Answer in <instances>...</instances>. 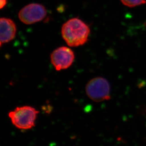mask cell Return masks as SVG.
Listing matches in <instances>:
<instances>
[{"mask_svg":"<svg viewBox=\"0 0 146 146\" xmlns=\"http://www.w3.org/2000/svg\"><path fill=\"white\" fill-rule=\"evenodd\" d=\"M62 37L68 46L78 47L88 41L90 29L88 25L77 18H72L62 25Z\"/></svg>","mask_w":146,"mask_h":146,"instance_id":"obj_1","label":"cell"},{"mask_svg":"<svg viewBox=\"0 0 146 146\" xmlns=\"http://www.w3.org/2000/svg\"><path fill=\"white\" fill-rule=\"evenodd\" d=\"M39 113L38 111L32 106H19L10 112L8 116L16 128L21 130H29L35 126Z\"/></svg>","mask_w":146,"mask_h":146,"instance_id":"obj_2","label":"cell"},{"mask_svg":"<svg viewBox=\"0 0 146 146\" xmlns=\"http://www.w3.org/2000/svg\"><path fill=\"white\" fill-rule=\"evenodd\" d=\"M88 97L94 102H102L110 98V86L104 78L97 77L91 79L86 86Z\"/></svg>","mask_w":146,"mask_h":146,"instance_id":"obj_3","label":"cell"},{"mask_svg":"<svg viewBox=\"0 0 146 146\" xmlns=\"http://www.w3.org/2000/svg\"><path fill=\"white\" fill-rule=\"evenodd\" d=\"M47 15V11L42 4L32 3L25 6L18 14L20 21L26 25H31L42 21Z\"/></svg>","mask_w":146,"mask_h":146,"instance_id":"obj_4","label":"cell"},{"mask_svg":"<svg viewBox=\"0 0 146 146\" xmlns=\"http://www.w3.org/2000/svg\"><path fill=\"white\" fill-rule=\"evenodd\" d=\"M51 64L57 71L70 67L75 60V54L71 49L61 46L55 49L50 55Z\"/></svg>","mask_w":146,"mask_h":146,"instance_id":"obj_5","label":"cell"},{"mask_svg":"<svg viewBox=\"0 0 146 146\" xmlns=\"http://www.w3.org/2000/svg\"><path fill=\"white\" fill-rule=\"evenodd\" d=\"M17 32L15 23L9 18H1L0 19V46H2L11 41L15 38Z\"/></svg>","mask_w":146,"mask_h":146,"instance_id":"obj_6","label":"cell"},{"mask_svg":"<svg viewBox=\"0 0 146 146\" xmlns=\"http://www.w3.org/2000/svg\"><path fill=\"white\" fill-rule=\"evenodd\" d=\"M124 5L128 7H136L146 3V0H121Z\"/></svg>","mask_w":146,"mask_h":146,"instance_id":"obj_7","label":"cell"},{"mask_svg":"<svg viewBox=\"0 0 146 146\" xmlns=\"http://www.w3.org/2000/svg\"><path fill=\"white\" fill-rule=\"evenodd\" d=\"M0 8L1 9H3V7H5L6 4H7V0H0Z\"/></svg>","mask_w":146,"mask_h":146,"instance_id":"obj_8","label":"cell"}]
</instances>
